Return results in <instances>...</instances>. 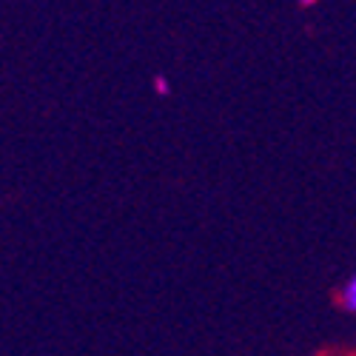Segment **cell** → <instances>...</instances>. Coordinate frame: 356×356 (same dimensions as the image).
Here are the masks:
<instances>
[{
	"label": "cell",
	"mask_w": 356,
	"mask_h": 356,
	"mask_svg": "<svg viewBox=\"0 0 356 356\" xmlns=\"http://www.w3.org/2000/svg\"><path fill=\"white\" fill-rule=\"evenodd\" d=\"M154 92H157V95H163V97L168 95V80H165L163 74H157V77H154Z\"/></svg>",
	"instance_id": "obj_2"
},
{
	"label": "cell",
	"mask_w": 356,
	"mask_h": 356,
	"mask_svg": "<svg viewBox=\"0 0 356 356\" xmlns=\"http://www.w3.org/2000/svg\"><path fill=\"white\" fill-rule=\"evenodd\" d=\"M342 305L348 311H356V274L348 280V285L342 288Z\"/></svg>",
	"instance_id": "obj_1"
}]
</instances>
